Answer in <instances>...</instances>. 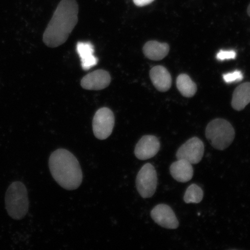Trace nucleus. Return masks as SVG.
I'll return each instance as SVG.
<instances>
[{
    "label": "nucleus",
    "instance_id": "obj_12",
    "mask_svg": "<svg viewBox=\"0 0 250 250\" xmlns=\"http://www.w3.org/2000/svg\"><path fill=\"white\" fill-rule=\"evenodd\" d=\"M171 176L180 183H186L192 179L193 168L192 164L186 159H178L170 167Z\"/></svg>",
    "mask_w": 250,
    "mask_h": 250
},
{
    "label": "nucleus",
    "instance_id": "obj_7",
    "mask_svg": "<svg viewBox=\"0 0 250 250\" xmlns=\"http://www.w3.org/2000/svg\"><path fill=\"white\" fill-rule=\"evenodd\" d=\"M204 152V143L198 137H194L180 146L177 150L176 158L186 159L191 164H198L201 161Z\"/></svg>",
    "mask_w": 250,
    "mask_h": 250
},
{
    "label": "nucleus",
    "instance_id": "obj_8",
    "mask_svg": "<svg viewBox=\"0 0 250 250\" xmlns=\"http://www.w3.org/2000/svg\"><path fill=\"white\" fill-rule=\"evenodd\" d=\"M152 220L159 226L167 229H177L179 222L176 214L169 206L160 204L153 208L151 212Z\"/></svg>",
    "mask_w": 250,
    "mask_h": 250
},
{
    "label": "nucleus",
    "instance_id": "obj_1",
    "mask_svg": "<svg viewBox=\"0 0 250 250\" xmlns=\"http://www.w3.org/2000/svg\"><path fill=\"white\" fill-rule=\"evenodd\" d=\"M76 0H62L43 35V42L51 48H56L66 42L78 21Z\"/></svg>",
    "mask_w": 250,
    "mask_h": 250
},
{
    "label": "nucleus",
    "instance_id": "obj_10",
    "mask_svg": "<svg viewBox=\"0 0 250 250\" xmlns=\"http://www.w3.org/2000/svg\"><path fill=\"white\" fill-rule=\"evenodd\" d=\"M111 76L108 72L98 70L92 72L81 80V85L83 89L100 90L106 88L111 83Z\"/></svg>",
    "mask_w": 250,
    "mask_h": 250
},
{
    "label": "nucleus",
    "instance_id": "obj_20",
    "mask_svg": "<svg viewBox=\"0 0 250 250\" xmlns=\"http://www.w3.org/2000/svg\"><path fill=\"white\" fill-rule=\"evenodd\" d=\"M155 0H133L134 4L137 7H145V6L151 4Z\"/></svg>",
    "mask_w": 250,
    "mask_h": 250
},
{
    "label": "nucleus",
    "instance_id": "obj_14",
    "mask_svg": "<svg viewBox=\"0 0 250 250\" xmlns=\"http://www.w3.org/2000/svg\"><path fill=\"white\" fill-rule=\"evenodd\" d=\"M170 47L167 43L150 41L143 47V53L146 58L152 61H161L169 52Z\"/></svg>",
    "mask_w": 250,
    "mask_h": 250
},
{
    "label": "nucleus",
    "instance_id": "obj_9",
    "mask_svg": "<svg viewBox=\"0 0 250 250\" xmlns=\"http://www.w3.org/2000/svg\"><path fill=\"white\" fill-rule=\"evenodd\" d=\"M161 144L156 136L146 135L137 143L134 154L140 160H146L154 157L160 149Z\"/></svg>",
    "mask_w": 250,
    "mask_h": 250
},
{
    "label": "nucleus",
    "instance_id": "obj_5",
    "mask_svg": "<svg viewBox=\"0 0 250 250\" xmlns=\"http://www.w3.org/2000/svg\"><path fill=\"white\" fill-rule=\"evenodd\" d=\"M136 187L143 198H151L158 186L157 173L152 164H146L139 171L136 177Z\"/></svg>",
    "mask_w": 250,
    "mask_h": 250
},
{
    "label": "nucleus",
    "instance_id": "obj_18",
    "mask_svg": "<svg viewBox=\"0 0 250 250\" xmlns=\"http://www.w3.org/2000/svg\"><path fill=\"white\" fill-rule=\"evenodd\" d=\"M223 79L227 83L235 82H239L243 79V75L242 71L236 70L232 73L225 74L223 75Z\"/></svg>",
    "mask_w": 250,
    "mask_h": 250
},
{
    "label": "nucleus",
    "instance_id": "obj_3",
    "mask_svg": "<svg viewBox=\"0 0 250 250\" xmlns=\"http://www.w3.org/2000/svg\"><path fill=\"white\" fill-rule=\"evenodd\" d=\"M5 207L11 218L21 220L29 211V202L26 187L21 181H15L6 192Z\"/></svg>",
    "mask_w": 250,
    "mask_h": 250
},
{
    "label": "nucleus",
    "instance_id": "obj_17",
    "mask_svg": "<svg viewBox=\"0 0 250 250\" xmlns=\"http://www.w3.org/2000/svg\"><path fill=\"white\" fill-rule=\"evenodd\" d=\"M203 198L202 189L196 184H193L188 188L184 196V201L186 203H199Z\"/></svg>",
    "mask_w": 250,
    "mask_h": 250
},
{
    "label": "nucleus",
    "instance_id": "obj_6",
    "mask_svg": "<svg viewBox=\"0 0 250 250\" xmlns=\"http://www.w3.org/2000/svg\"><path fill=\"white\" fill-rule=\"evenodd\" d=\"M93 131L97 139H107L111 135L115 125L113 112L104 107L97 111L93 120Z\"/></svg>",
    "mask_w": 250,
    "mask_h": 250
},
{
    "label": "nucleus",
    "instance_id": "obj_13",
    "mask_svg": "<svg viewBox=\"0 0 250 250\" xmlns=\"http://www.w3.org/2000/svg\"><path fill=\"white\" fill-rule=\"evenodd\" d=\"M77 51L80 56L81 65L83 70L90 69L98 64V59L94 55V47L89 42H78Z\"/></svg>",
    "mask_w": 250,
    "mask_h": 250
},
{
    "label": "nucleus",
    "instance_id": "obj_19",
    "mask_svg": "<svg viewBox=\"0 0 250 250\" xmlns=\"http://www.w3.org/2000/svg\"><path fill=\"white\" fill-rule=\"evenodd\" d=\"M236 57V52L233 50L230 51H224L221 50L217 55L218 60L224 61L226 60H230V59H234Z\"/></svg>",
    "mask_w": 250,
    "mask_h": 250
},
{
    "label": "nucleus",
    "instance_id": "obj_16",
    "mask_svg": "<svg viewBox=\"0 0 250 250\" xmlns=\"http://www.w3.org/2000/svg\"><path fill=\"white\" fill-rule=\"evenodd\" d=\"M176 85L181 95L186 98H191L196 93V83L186 74H181L178 76Z\"/></svg>",
    "mask_w": 250,
    "mask_h": 250
},
{
    "label": "nucleus",
    "instance_id": "obj_2",
    "mask_svg": "<svg viewBox=\"0 0 250 250\" xmlns=\"http://www.w3.org/2000/svg\"><path fill=\"white\" fill-rule=\"evenodd\" d=\"M49 167L56 183L65 189H76L82 183L83 174L79 162L66 149H58L52 152Z\"/></svg>",
    "mask_w": 250,
    "mask_h": 250
},
{
    "label": "nucleus",
    "instance_id": "obj_21",
    "mask_svg": "<svg viewBox=\"0 0 250 250\" xmlns=\"http://www.w3.org/2000/svg\"><path fill=\"white\" fill-rule=\"evenodd\" d=\"M247 12H248V14L250 17V4L249 5V7L248 8V11H247Z\"/></svg>",
    "mask_w": 250,
    "mask_h": 250
},
{
    "label": "nucleus",
    "instance_id": "obj_4",
    "mask_svg": "<svg viewBox=\"0 0 250 250\" xmlns=\"http://www.w3.org/2000/svg\"><path fill=\"white\" fill-rule=\"evenodd\" d=\"M206 137L215 149L224 150L232 143L235 131L229 122L217 118L208 123L206 129Z\"/></svg>",
    "mask_w": 250,
    "mask_h": 250
},
{
    "label": "nucleus",
    "instance_id": "obj_11",
    "mask_svg": "<svg viewBox=\"0 0 250 250\" xmlns=\"http://www.w3.org/2000/svg\"><path fill=\"white\" fill-rule=\"evenodd\" d=\"M149 76L153 85L159 91L165 92L171 86V77L169 72L164 66L157 65L151 68Z\"/></svg>",
    "mask_w": 250,
    "mask_h": 250
},
{
    "label": "nucleus",
    "instance_id": "obj_15",
    "mask_svg": "<svg viewBox=\"0 0 250 250\" xmlns=\"http://www.w3.org/2000/svg\"><path fill=\"white\" fill-rule=\"evenodd\" d=\"M250 103V83H243L234 90L231 105L236 111H242Z\"/></svg>",
    "mask_w": 250,
    "mask_h": 250
}]
</instances>
